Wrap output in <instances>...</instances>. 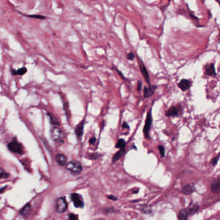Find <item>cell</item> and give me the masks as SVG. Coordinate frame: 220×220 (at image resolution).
<instances>
[{"mask_svg": "<svg viewBox=\"0 0 220 220\" xmlns=\"http://www.w3.org/2000/svg\"><path fill=\"white\" fill-rule=\"evenodd\" d=\"M122 128H128L129 129V128H130V126H129L128 124L126 123V122H123V123L122 124Z\"/></svg>", "mask_w": 220, "mask_h": 220, "instance_id": "1f68e13d", "label": "cell"}, {"mask_svg": "<svg viewBox=\"0 0 220 220\" xmlns=\"http://www.w3.org/2000/svg\"><path fill=\"white\" fill-rule=\"evenodd\" d=\"M192 85V82L186 79H182L180 82L178 83V87L182 91H186L190 89L191 86Z\"/></svg>", "mask_w": 220, "mask_h": 220, "instance_id": "30bf717a", "label": "cell"}, {"mask_svg": "<svg viewBox=\"0 0 220 220\" xmlns=\"http://www.w3.org/2000/svg\"><path fill=\"white\" fill-rule=\"evenodd\" d=\"M158 150L160 152V154H161V157H165V148L163 145H159L158 146Z\"/></svg>", "mask_w": 220, "mask_h": 220, "instance_id": "603a6c76", "label": "cell"}, {"mask_svg": "<svg viewBox=\"0 0 220 220\" xmlns=\"http://www.w3.org/2000/svg\"><path fill=\"white\" fill-rule=\"evenodd\" d=\"M69 220H78V216L74 214H70L69 216Z\"/></svg>", "mask_w": 220, "mask_h": 220, "instance_id": "83f0119b", "label": "cell"}, {"mask_svg": "<svg viewBox=\"0 0 220 220\" xmlns=\"http://www.w3.org/2000/svg\"><path fill=\"white\" fill-rule=\"evenodd\" d=\"M211 190L215 194H219L220 190V179L218 178L215 180L211 185Z\"/></svg>", "mask_w": 220, "mask_h": 220, "instance_id": "4fadbf2b", "label": "cell"}, {"mask_svg": "<svg viewBox=\"0 0 220 220\" xmlns=\"http://www.w3.org/2000/svg\"><path fill=\"white\" fill-rule=\"evenodd\" d=\"M30 205L29 204L26 205L25 206L20 210V214L21 215H22V216H26V215L28 213V212L30 211Z\"/></svg>", "mask_w": 220, "mask_h": 220, "instance_id": "7402d4cb", "label": "cell"}, {"mask_svg": "<svg viewBox=\"0 0 220 220\" xmlns=\"http://www.w3.org/2000/svg\"><path fill=\"white\" fill-rule=\"evenodd\" d=\"M200 209V206L198 203H191V204L188 206V209H186L188 210V214L189 215H193L196 213L198 211V210Z\"/></svg>", "mask_w": 220, "mask_h": 220, "instance_id": "9a60e30c", "label": "cell"}, {"mask_svg": "<svg viewBox=\"0 0 220 220\" xmlns=\"http://www.w3.org/2000/svg\"><path fill=\"white\" fill-rule=\"evenodd\" d=\"M99 156H100V154H97V153H93V154L89 155V158L91 159H98Z\"/></svg>", "mask_w": 220, "mask_h": 220, "instance_id": "4316f807", "label": "cell"}, {"mask_svg": "<svg viewBox=\"0 0 220 220\" xmlns=\"http://www.w3.org/2000/svg\"><path fill=\"white\" fill-rule=\"evenodd\" d=\"M152 111V108L150 109V111L147 112V117H146V119H145V126L144 127H143V133H144L145 138H147V139H149L150 138L149 132H150V128H151L152 121H153Z\"/></svg>", "mask_w": 220, "mask_h": 220, "instance_id": "7a4b0ae2", "label": "cell"}, {"mask_svg": "<svg viewBox=\"0 0 220 220\" xmlns=\"http://www.w3.org/2000/svg\"><path fill=\"white\" fill-rule=\"evenodd\" d=\"M67 209V203L66 202L65 198L61 197L58 198L56 201V210L58 213H63Z\"/></svg>", "mask_w": 220, "mask_h": 220, "instance_id": "5b68a950", "label": "cell"}, {"mask_svg": "<svg viewBox=\"0 0 220 220\" xmlns=\"http://www.w3.org/2000/svg\"><path fill=\"white\" fill-rule=\"evenodd\" d=\"M126 58H127L128 60H130V61L134 60V58H135L134 53L133 52H129V53L126 55Z\"/></svg>", "mask_w": 220, "mask_h": 220, "instance_id": "484cf974", "label": "cell"}, {"mask_svg": "<svg viewBox=\"0 0 220 220\" xmlns=\"http://www.w3.org/2000/svg\"><path fill=\"white\" fill-rule=\"evenodd\" d=\"M139 65H140V69L141 70V72H142V75L144 77L145 81H147V83L149 84V85H150V76H149V72H148L147 68L145 66L144 63H143L142 61H141L139 62Z\"/></svg>", "mask_w": 220, "mask_h": 220, "instance_id": "9c48e42d", "label": "cell"}, {"mask_svg": "<svg viewBox=\"0 0 220 220\" xmlns=\"http://www.w3.org/2000/svg\"><path fill=\"white\" fill-rule=\"evenodd\" d=\"M84 126H85V119L81 121L75 128V134L78 139H81V137L83 134V131H84Z\"/></svg>", "mask_w": 220, "mask_h": 220, "instance_id": "7c38bea8", "label": "cell"}, {"mask_svg": "<svg viewBox=\"0 0 220 220\" xmlns=\"http://www.w3.org/2000/svg\"><path fill=\"white\" fill-rule=\"evenodd\" d=\"M134 194H136V193H138V190H133V192H132Z\"/></svg>", "mask_w": 220, "mask_h": 220, "instance_id": "e575fe53", "label": "cell"}, {"mask_svg": "<svg viewBox=\"0 0 220 220\" xmlns=\"http://www.w3.org/2000/svg\"><path fill=\"white\" fill-rule=\"evenodd\" d=\"M219 155L218 154L217 156L214 157V158H212L211 161H210V164L212 165H217V162H218L219 161Z\"/></svg>", "mask_w": 220, "mask_h": 220, "instance_id": "d4e9b609", "label": "cell"}, {"mask_svg": "<svg viewBox=\"0 0 220 220\" xmlns=\"http://www.w3.org/2000/svg\"><path fill=\"white\" fill-rule=\"evenodd\" d=\"M125 149H120L119 151L117 152L114 155L113 157H112V162L115 163L116 161H118V160L121 158V157L125 154Z\"/></svg>", "mask_w": 220, "mask_h": 220, "instance_id": "ac0fdd59", "label": "cell"}, {"mask_svg": "<svg viewBox=\"0 0 220 220\" xmlns=\"http://www.w3.org/2000/svg\"><path fill=\"white\" fill-rule=\"evenodd\" d=\"M25 16H27V17L31 18L38 19V20H44V19L46 18L45 16H43L41 15H25Z\"/></svg>", "mask_w": 220, "mask_h": 220, "instance_id": "cb8c5ba5", "label": "cell"}, {"mask_svg": "<svg viewBox=\"0 0 220 220\" xmlns=\"http://www.w3.org/2000/svg\"><path fill=\"white\" fill-rule=\"evenodd\" d=\"M157 85H150L149 87H145L143 89V96L145 98H149L154 95L155 91L157 88Z\"/></svg>", "mask_w": 220, "mask_h": 220, "instance_id": "52a82bcc", "label": "cell"}, {"mask_svg": "<svg viewBox=\"0 0 220 220\" xmlns=\"http://www.w3.org/2000/svg\"><path fill=\"white\" fill-rule=\"evenodd\" d=\"M51 137L55 142H63L65 135L60 128L58 126H54L51 130Z\"/></svg>", "mask_w": 220, "mask_h": 220, "instance_id": "3957f363", "label": "cell"}, {"mask_svg": "<svg viewBox=\"0 0 220 220\" xmlns=\"http://www.w3.org/2000/svg\"><path fill=\"white\" fill-rule=\"evenodd\" d=\"M66 169L72 174L78 175V174H80L82 172L83 167L80 162L73 160V161H69L66 164Z\"/></svg>", "mask_w": 220, "mask_h": 220, "instance_id": "6da1fadb", "label": "cell"}, {"mask_svg": "<svg viewBox=\"0 0 220 220\" xmlns=\"http://www.w3.org/2000/svg\"><path fill=\"white\" fill-rule=\"evenodd\" d=\"M56 160L61 166H63L67 163V157L63 154H58L56 156Z\"/></svg>", "mask_w": 220, "mask_h": 220, "instance_id": "2e32d148", "label": "cell"}, {"mask_svg": "<svg viewBox=\"0 0 220 220\" xmlns=\"http://www.w3.org/2000/svg\"><path fill=\"white\" fill-rule=\"evenodd\" d=\"M8 149L9 150L14 153H16L18 154H23V149L22 145L20 143H19L16 141H13L10 142L7 145Z\"/></svg>", "mask_w": 220, "mask_h": 220, "instance_id": "277c9868", "label": "cell"}, {"mask_svg": "<svg viewBox=\"0 0 220 220\" xmlns=\"http://www.w3.org/2000/svg\"><path fill=\"white\" fill-rule=\"evenodd\" d=\"M99 220H105V219H99Z\"/></svg>", "mask_w": 220, "mask_h": 220, "instance_id": "d590c367", "label": "cell"}, {"mask_svg": "<svg viewBox=\"0 0 220 220\" xmlns=\"http://www.w3.org/2000/svg\"><path fill=\"white\" fill-rule=\"evenodd\" d=\"M142 87H143V83L141 81H138V86H137V90L138 91L140 92L141 90H142Z\"/></svg>", "mask_w": 220, "mask_h": 220, "instance_id": "f1b7e54d", "label": "cell"}, {"mask_svg": "<svg viewBox=\"0 0 220 220\" xmlns=\"http://www.w3.org/2000/svg\"><path fill=\"white\" fill-rule=\"evenodd\" d=\"M205 71V74L209 76H212V77H215L216 76L217 74L216 72V69H215V67L214 63H210L205 65L204 67Z\"/></svg>", "mask_w": 220, "mask_h": 220, "instance_id": "8fae6325", "label": "cell"}, {"mask_svg": "<svg viewBox=\"0 0 220 220\" xmlns=\"http://www.w3.org/2000/svg\"><path fill=\"white\" fill-rule=\"evenodd\" d=\"M27 72V69L25 67H22L21 69H19L18 70H14V69H12L11 73L13 75H19V76H22Z\"/></svg>", "mask_w": 220, "mask_h": 220, "instance_id": "ffe728a7", "label": "cell"}, {"mask_svg": "<svg viewBox=\"0 0 220 220\" xmlns=\"http://www.w3.org/2000/svg\"><path fill=\"white\" fill-rule=\"evenodd\" d=\"M181 110V105L178 106H172L171 108L167 110L165 113V116L167 117H177L180 114V112Z\"/></svg>", "mask_w": 220, "mask_h": 220, "instance_id": "ba28073f", "label": "cell"}, {"mask_svg": "<svg viewBox=\"0 0 220 220\" xmlns=\"http://www.w3.org/2000/svg\"><path fill=\"white\" fill-rule=\"evenodd\" d=\"M116 148L119 149H125L126 147V142L124 139H119L118 140V142L116 144Z\"/></svg>", "mask_w": 220, "mask_h": 220, "instance_id": "44dd1931", "label": "cell"}, {"mask_svg": "<svg viewBox=\"0 0 220 220\" xmlns=\"http://www.w3.org/2000/svg\"><path fill=\"white\" fill-rule=\"evenodd\" d=\"M71 200L76 208H83L84 207V201L82 196L77 193H73L70 195Z\"/></svg>", "mask_w": 220, "mask_h": 220, "instance_id": "8992f818", "label": "cell"}, {"mask_svg": "<svg viewBox=\"0 0 220 220\" xmlns=\"http://www.w3.org/2000/svg\"><path fill=\"white\" fill-rule=\"evenodd\" d=\"M47 114V116H49L50 121H51V123L52 125H56V126H58L59 125V123L58 118H57L53 114H51V113H50V112H48Z\"/></svg>", "mask_w": 220, "mask_h": 220, "instance_id": "d6986e66", "label": "cell"}, {"mask_svg": "<svg viewBox=\"0 0 220 220\" xmlns=\"http://www.w3.org/2000/svg\"><path fill=\"white\" fill-rule=\"evenodd\" d=\"M9 176V174L6 173H3V172H1L0 173V178H7V177Z\"/></svg>", "mask_w": 220, "mask_h": 220, "instance_id": "f546056e", "label": "cell"}, {"mask_svg": "<svg viewBox=\"0 0 220 220\" xmlns=\"http://www.w3.org/2000/svg\"><path fill=\"white\" fill-rule=\"evenodd\" d=\"M195 190V186L192 184H188V185H185L182 189V192L184 194L188 195L191 194L192 192H194Z\"/></svg>", "mask_w": 220, "mask_h": 220, "instance_id": "5bb4252c", "label": "cell"}, {"mask_svg": "<svg viewBox=\"0 0 220 220\" xmlns=\"http://www.w3.org/2000/svg\"><path fill=\"white\" fill-rule=\"evenodd\" d=\"M115 69V70L117 71V72H118V74H119V75H120V76H121V78H122V79H123V80H125V76H123V74H122L121 72L120 71H119L118 70V69Z\"/></svg>", "mask_w": 220, "mask_h": 220, "instance_id": "836d02e7", "label": "cell"}, {"mask_svg": "<svg viewBox=\"0 0 220 220\" xmlns=\"http://www.w3.org/2000/svg\"><path fill=\"white\" fill-rule=\"evenodd\" d=\"M96 142V138L95 137H92L89 140V143L90 145H94Z\"/></svg>", "mask_w": 220, "mask_h": 220, "instance_id": "4dcf8cb0", "label": "cell"}, {"mask_svg": "<svg viewBox=\"0 0 220 220\" xmlns=\"http://www.w3.org/2000/svg\"><path fill=\"white\" fill-rule=\"evenodd\" d=\"M107 197H108V198H109V199H110V200H112V201H116V200H118V198H117L116 197H115V196H107Z\"/></svg>", "mask_w": 220, "mask_h": 220, "instance_id": "d6a6232c", "label": "cell"}, {"mask_svg": "<svg viewBox=\"0 0 220 220\" xmlns=\"http://www.w3.org/2000/svg\"><path fill=\"white\" fill-rule=\"evenodd\" d=\"M188 216H189V214H188L187 209H181L178 213V220H187Z\"/></svg>", "mask_w": 220, "mask_h": 220, "instance_id": "e0dca14e", "label": "cell"}]
</instances>
